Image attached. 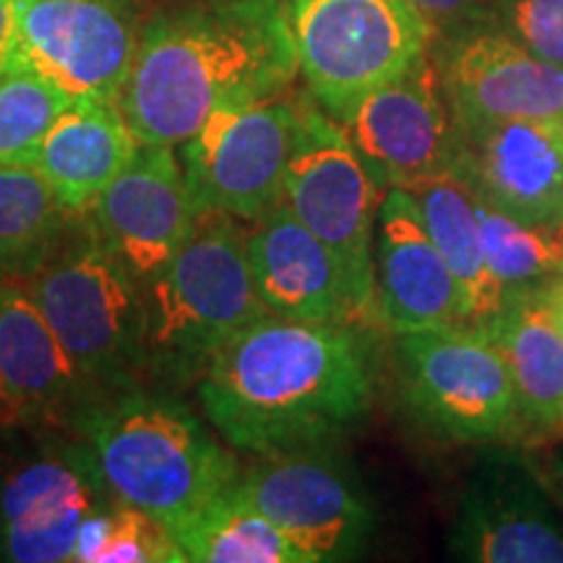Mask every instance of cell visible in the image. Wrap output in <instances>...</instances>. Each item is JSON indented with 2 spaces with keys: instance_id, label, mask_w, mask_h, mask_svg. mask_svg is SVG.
<instances>
[{
  "instance_id": "cell-1",
  "label": "cell",
  "mask_w": 563,
  "mask_h": 563,
  "mask_svg": "<svg viewBox=\"0 0 563 563\" xmlns=\"http://www.w3.org/2000/svg\"><path fill=\"white\" fill-rule=\"evenodd\" d=\"M199 399L217 433L245 454L332 443L373 405L368 344L350 323L266 313L211 357Z\"/></svg>"
},
{
  "instance_id": "cell-2",
  "label": "cell",
  "mask_w": 563,
  "mask_h": 563,
  "mask_svg": "<svg viewBox=\"0 0 563 563\" xmlns=\"http://www.w3.org/2000/svg\"><path fill=\"white\" fill-rule=\"evenodd\" d=\"M298 70L282 0H217L146 26L118 104L139 144L183 146L211 112L282 95Z\"/></svg>"
},
{
  "instance_id": "cell-3",
  "label": "cell",
  "mask_w": 563,
  "mask_h": 563,
  "mask_svg": "<svg viewBox=\"0 0 563 563\" xmlns=\"http://www.w3.org/2000/svg\"><path fill=\"white\" fill-rule=\"evenodd\" d=\"M70 431L95 449L112 496L152 514L173 534L186 530L241 473L199 415L159 386L97 394Z\"/></svg>"
},
{
  "instance_id": "cell-4",
  "label": "cell",
  "mask_w": 563,
  "mask_h": 563,
  "mask_svg": "<svg viewBox=\"0 0 563 563\" xmlns=\"http://www.w3.org/2000/svg\"><path fill=\"white\" fill-rule=\"evenodd\" d=\"M144 378L159 389L199 384L211 357L269 311L253 287L245 230L199 217L173 262L144 285Z\"/></svg>"
},
{
  "instance_id": "cell-5",
  "label": "cell",
  "mask_w": 563,
  "mask_h": 563,
  "mask_svg": "<svg viewBox=\"0 0 563 563\" xmlns=\"http://www.w3.org/2000/svg\"><path fill=\"white\" fill-rule=\"evenodd\" d=\"M24 287L97 394L144 378V285L108 249L87 211L74 217Z\"/></svg>"
},
{
  "instance_id": "cell-6",
  "label": "cell",
  "mask_w": 563,
  "mask_h": 563,
  "mask_svg": "<svg viewBox=\"0 0 563 563\" xmlns=\"http://www.w3.org/2000/svg\"><path fill=\"white\" fill-rule=\"evenodd\" d=\"M287 16L308 89L340 123L428 55L433 40L407 0H290Z\"/></svg>"
},
{
  "instance_id": "cell-7",
  "label": "cell",
  "mask_w": 563,
  "mask_h": 563,
  "mask_svg": "<svg viewBox=\"0 0 563 563\" xmlns=\"http://www.w3.org/2000/svg\"><path fill=\"white\" fill-rule=\"evenodd\" d=\"M402 399L426 431L454 443H504L522 431L514 378L485 327L397 334Z\"/></svg>"
},
{
  "instance_id": "cell-8",
  "label": "cell",
  "mask_w": 563,
  "mask_h": 563,
  "mask_svg": "<svg viewBox=\"0 0 563 563\" xmlns=\"http://www.w3.org/2000/svg\"><path fill=\"white\" fill-rule=\"evenodd\" d=\"M382 196L344 125L308 100L282 201L334 253L361 323L378 316L376 217Z\"/></svg>"
},
{
  "instance_id": "cell-9",
  "label": "cell",
  "mask_w": 563,
  "mask_h": 563,
  "mask_svg": "<svg viewBox=\"0 0 563 563\" xmlns=\"http://www.w3.org/2000/svg\"><path fill=\"white\" fill-rule=\"evenodd\" d=\"M306 102L282 91L211 112L180 154L196 214L253 222L282 203Z\"/></svg>"
},
{
  "instance_id": "cell-10",
  "label": "cell",
  "mask_w": 563,
  "mask_h": 563,
  "mask_svg": "<svg viewBox=\"0 0 563 563\" xmlns=\"http://www.w3.org/2000/svg\"><path fill=\"white\" fill-rule=\"evenodd\" d=\"M235 488L306 563L355 559L376 525L355 470L329 443L256 456L238 473Z\"/></svg>"
},
{
  "instance_id": "cell-11",
  "label": "cell",
  "mask_w": 563,
  "mask_h": 563,
  "mask_svg": "<svg viewBox=\"0 0 563 563\" xmlns=\"http://www.w3.org/2000/svg\"><path fill=\"white\" fill-rule=\"evenodd\" d=\"M112 501L89 441H40L0 473V561L74 563L84 519Z\"/></svg>"
},
{
  "instance_id": "cell-12",
  "label": "cell",
  "mask_w": 563,
  "mask_h": 563,
  "mask_svg": "<svg viewBox=\"0 0 563 563\" xmlns=\"http://www.w3.org/2000/svg\"><path fill=\"white\" fill-rule=\"evenodd\" d=\"M382 191L456 173L462 133L428 55L371 91L342 123Z\"/></svg>"
},
{
  "instance_id": "cell-13",
  "label": "cell",
  "mask_w": 563,
  "mask_h": 563,
  "mask_svg": "<svg viewBox=\"0 0 563 563\" xmlns=\"http://www.w3.org/2000/svg\"><path fill=\"white\" fill-rule=\"evenodd\" d=\"M24 66L70 100L121 102L139 53L129 0H16Z\"/></svg>"
},
{
  "instance_id": "cell-14",
  "label": "cell",
  "mask_w": 563,
  "mask_h": 563,
  "mask_svg": "<svg viewBox=\"0 0 563 563\" xmlns=\"http://www.w3.org/2000/svg\"><path fill=\"white\" fill-rule=\"evenodd\" d=\"M548 481L525 456L477 464L449 530V555L473 563H563V522Z\"/></svg>"
},
{
  "instance_id": "cell-15",
  "label": "cell",
  "mask_w": 563,
  "mask_h": 563,
  "mask_svg": "<svg viewBox=\"0 0 563 563\" xmlns=\"http://www.w3.org/2000/svg\"><path fill=\"white\" fill-rule=\"evenodd\" d=\"M87 217L141 285H150L199 224L175 146L141 144Z\"/></svg>"
},
{
  "instance_id": "cell-16",
  "label": "cell",
  "mask_w": 563,
  "mask_h": 563,
  "mask_svg": "<svg viewBox=\"0 0 563 563\" xmlns=\"http://www.w3.org/2000/svg\"><path fill=\"white\" fill-rule=\"evenodd\" d=\"M441 81L460 131L563 115V68L504 30L464 32L443 55Z\"/></svg>"
},
{
  "instance_id": "cell-17",
  "label": "cell",
  "mask_w": 563,
  "mask_h": 563,
  "mask_svg": "<svg viewBox=\"0 0 563 563\" xmlns=\"http://www.w3.org/2000/svg\"><path fill=\"white\" fill-rule=\"evenodd\" d=\"M460 133L456 175L477 196L532 228L563 230V115Z\"/></svg>"
},
{
  "instance_id": "cell-18",
  "label": "cell",
  "mask_w": 563,
  "mask_h": 563,
  "mask_svg": "<svg viewBox=\"0 0 563 563\" xmlns=\"http://www.w3.org/2000/svg\"><path fill=\"white\" fill-rule=\"evenodd\" d=\"M97 397L37 302L19 282L0 285V422L70 428Z\"/></svg>"
},
{
  "instance_id": "cell-19",
  "label": "cell",
  "mask_w": 563,
  "mask_h": 563,
  "mask_svg": "<svg viewBox=\"0 0 563 563\" xmlns=\"http://www.w3.org/2000/svg\"><path fill=\"white\" fill-rule=\"evenodd\" d=\"M376 311L394 334L467 323L460 285L405 188H386L378 203Z\"/></svg>"
},
{
  "instance_id": "cell-20",
  "label": "cell",
  "mask_w": 563,
  "mask_h": 563,
  "mask_svg": "<svg viewBox=\"0 0 563 563\" xmlns=\"http://www.w3.org/2000/svg\"><path fill=\"white\" fill-rule=\"evenodd\" d=\"M245 253L258 300L272 316L361 327L334 253L285 201L249 222Z\"/></svg>"
},
{
  "instance_id": "cell-21",
  "label": "cell",
  "mask_w": 563,
  "mask_h": 563,
  "mask_svg": "<svg viewBox=\"0 0 563 563\" xmlns=\"http://www.w3.org/2000/svg\"><path fill=\"white\" fill-rule=\"evenodd\" d=\"M139 146L121 104L79 100L53 123L26 165L81 214L131 165Z\"/></svg>"
},
{
  "instance_id": "cell-22",
  "label": "cell",
  "mask_w": 563,
  "mask_h": 563,
  "mask_svg": "<svg viewBox=\"0 0 563 563\" xmlns=\"http://www.w3.org/2000/svg\"><path fill=\"white\" fill-rule=\"evenodd\" d=\"M485 329L504 352L525 420L563 431V329L543 287L509 295Z\"/></svg>"
},
{
  "instance_id": "cell-23",
  "label": "cell",
  "mask_w": 563,
  "mask_h": 563,
  "mask_svg": "<svg viewBox=\"0 0 563 563\" xmlns=\"http://www.w3.org/2000/svg\"><path fill=\"white\" fill-rule=\"evenodd\" d=\"M405 191L418 201L422 222L460 285L467 323L488 327L501 313L506 292L485 256L483 230L470 186L456 173H449Z\"/></svg>"
},
{
  "instance_id": "cell-24",
  "label": "cell",
  "mask_w": 563,
  "mask_h": 563,
  "mask_svg": "<svg viewBox=\"0 0 563 563\" xmlns=\"http://www.w3.org/2000/svg\"><path fill=\"white\" fill-rule=\"evenodd\" d=\"M74 217L34 167L0 165V285H26L58 249Z\"/></svg>"
},
{
  "instance_id": "cell-25",
  "label": "cell",
  "mask_w": 563,
  "mask_h": 563,
  "mask_svg": "<svg viewBox=\"0 0 563 563\" xmlns=\"http://www.w3.org/2000/svg\"><path fill=\"white\" fill-rule=\"evenodd\" d=\"M175 540L186 559L196 563H306L298 548L262 511L253 509L235 483L175 534Z\"/></svg>"
},
{
  "instance_id": "cell-26",
  "label": "cell",
  "mask_w": 563,
  "mask_h": 563,
  "mask_svg": "<svg viewBox=\"0 0 563 563\" xmlns=\"http://www.w3.org/2000/svg\"><path fill=\"white\" fill-rule=\"evenodd\" d=\"M473 196L485 256H488L490 272L501 282L506 298L514 292L538 290L559 277L563 272V230L532 228L496 209L475 191Z\"/></svg>"
},
{
  "instance_id": "cell-27",
  "label": "cell",
  "mask_w": 563,
  "mask_h": 563,
  "mask_svg": "<svg viewBox=\"0 0 563 563\" xmlns=\"http://www.w3.org/2000/svg\"><path fill=\"white\" fill-rule=\"evenodd\" d=\"M76 100L32 68L0 79V165H26L53 123Z\"/></svg>"
},
{
  "instance_id": "cell-28",
  "label": "cell",
  "mask_w": 563,
  "mask_h": 563,
  "mask_svg": "<svg viewBox=\"0 0 563 563\" xmlns=\"http://www.w3.org/2000/svg\"><path fill=\"white\" fill-rule=\"evenodd\" d=\"M175 534L152 514L118 501L115 527L100 563H186Z\"/></svg>"
},
{
  "instance_id": "cell-29",
  "label": "cell",
  "mask_w": 563,
  "mask_h": 563,
  "mask_svg": "<svg viewBox=\"0 0 563 563\" xmlns=\"http://www.w3.org/2000/svg\"><path fill=\"white\" fill-rule=\"evenodd\" d=\"M498 16L509 37L563 68V0H501Z\"/></svg>"
},
{
  "instance_id": "cell-30",
  "label": "cell",
  "mask_w": 563,
  "mask_h": 563,
  "mask_svg": "<svg viewBox=\"0 0 563 563\" xmlns=\"http://www.w3.org/2000/svg\"><path fill=\"white\" fill-rule=\"evenodd\" d=\"M115 506L118 501H112L110 506L84 519L79 538H76L74 563H100L104 548H108L112 538V527H115Z\"/></svg>"
},
{
  "instance_id": "cell-31",
  "label": "cell",
  "mask_w": 563,
  "mask_h": 563,
  "mask_svg": "<svg viewBox=\"0 0 563 563\" xmlns=\"http://www.w3.org/2000/svg\"><path fill=\"white\" fill-rule=\"evenodd\" d=\"M407 3L426 19L433 34L454 30L481 9V0H407Z\"/></svg>"
},
{
  "instance_id": "cell-32",
  "label": "cell",
  "mask_w": 563,
  "mask_h": 563,
  "mask_svg": "<svg viewBox=\"0 0 563 563\" xmlns=\"http://www.w3.org/2000/svg\"><path fill=\"white\" fill-rule=\"evenodd\" d=\"M16 68H24L16 0H0V79H5Z\"/></svg>"
},
{
  "instance_id": "cell-33",
  "label": "cell",
  "mask_w": 563,
  "mask_h": 563,
  "mask_svg": "<svg viewBox=\"0 0 563 563\" xmlns=\"http://www.w3.org/2000/svg\"><path fill=\"white\" fill-rule=\"evenodd\" d=\"M543 295L548 300V306H551V311L555 316V321H559V327L563 329V272L559 277H553L548 285H543Z\"/></svg>"
},
{
  "instance_id": "cell-34",
  "label": "cell",
  "mask_w": 563,
  "mask_h": 563,
  "mask_svg": "<svg viewBox=\"0 0 563 563\" xmlns=\"http://www.w3.org/2000/svg\"><path fill=\"white\" fill-rule=\"evenodd\" d=\"M548 488H551L555 504L563 509V456H559V460L553 462L551 473H548Z\"/></svg>"
}]
</instances>
